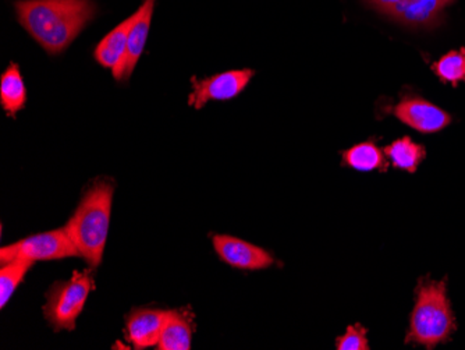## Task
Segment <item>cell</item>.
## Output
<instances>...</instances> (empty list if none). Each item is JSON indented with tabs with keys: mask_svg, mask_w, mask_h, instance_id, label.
Segmentation results:
<instances>
[{
	"mask_svg": "<svg viewBox=\"0 0 465 350\" xmlns=\"http://www.w3.org/2000/svg\"><path fill=\"white\" fill-rule=\"evenodd\" d=\"M17 22L51 56L63 54L96 13L94 0H17Z\"/></svg>",
	"mask_w": 465,
	"mask_h": 350,
	"instance_id": "obj_1",
	"label": "cell"
},
{
	"mask_svg": "<svg viewBox=\"0 0 465 350\" xmlns=\"http://www.w3.org/2000/svg\"><path fill=\"white\" fill-rule=\"evenodd\" d=\"M114 192V183L108 180L94 183L78 204L74 215L64 226L78 250V255L93 270L101 265L104 258L111 224Z\"/></svg>",
	"mask_w": 465,
	"mask_h": 350,
	"instance_id": "obj_2",
	"label": "cell"
},
{
	"mask_svg": "<svg viewBox=\"0 0 465 350\" xmlns=\"http://www.w3.org/2000/svg\"><path fill=\"white\" fill-rule=\"evenodd\" d=\"M454 329L456 324L446 296L445 282L430 279L420 282L407 342H415L432 349L445 342Z\"/></svg>",
	"mask_w": 465,
	"mask_h": 350,
	"instance_id": "obj_3",
	"label": "cell"
},
{
	"mask_svg": "<svg viewBox=\"0 0 465 350\" xmlns=\"http://www.w3.org/2000/svg\"><path fill=\"white\" fill-rule=\"evenodd\" d=\"M93 291L94 278L90 271L74 273L69 281L52 285L44 305V315L48 323L56 331L74 329L78 315Z\"/></svg>",
	"mask_w": 465,
	"mask_h": 350,
	"instance_id": "obj_4",
	"label": "cell"
},
{
	"mask_svg": "<svg viewBox=\"0 0 465 350\" xmlns=\"http://www.w3.org/2000/svg\"><path fill=\"white\" fill-rule=\"evenodd\" d=\"M69 257H80V255L75 249L74 243L70 239L66 228L34 235L15 245H5L0 250L2 264L17 260V258H25L35 263V261L62 260Z\"/></svg>",
	"mask_w": 465,
	"mask_h": 350,
	"instance_id": "obj_5",
	"label": "cell"
},
{
	"mask_svg": "<svg viewBox=\"0 0 465 350\" xmlns=\"http://www.w3.org/2000/svg\"><path fill=\"white\" fill-rule=\"evenodd\" d=\"M252 75V70L242 69L221 73L203 80L193 78V93L188 96V105L203 109L209 101L236 98L247 87Z\"/></svg>",
	"mask_w": 465,
	"mask_h": 350,
	"instance_id": "obj_6",
	"label": "cell"
},
{
	"mask_svg": "<svg viewBox=\"0 0 465 350\" xmlns=\"http://www.w3.org/2000/svg\"><path fill=\"white\" fill-rule=\"evenodd\" d=\"M155 4L156 0H143L140 9L134 13V23H133L132 30H130L124 56H123L119 66L112 72L114 80L119 81V83H124L132 77L138 60L143 56L146 39H148V34H150Z\"/></svg>",
	"mask_w": 465,
	"mask_h": 350,
	"instance_id": "obj_7",
	"label": "cell"
},
{
	"mask_svg": "<svg viewBox=\"0 0 465 350\" xmlns=\"http://www.w3.org/2000/svg\"><path fill=\"white\" fill-rule=\"evenodd\" d=\"M213 247L222 261L240 270H265L274 263L268 252L237 237L216 235Z\"/></svg>",
	"mask_w": 465,
	"mask_h": 350,
	"instance_id": "obj_8",
	"label": "cell"
},
{
	"mask_svg": "<svg viewBox=\"0 0 465 350\" xmlns=\"http://www.w3.org/2000/svg\"><path fill=\"white\" fill-rule=\"evenodd\" d=\"M394 116L407 126L420 133H438L450 125L451 117L438 106L422 98L409 96L400 101L393 109Z\"/></svg>",
	"mask_w": 465,
	"mask_h": 350,
	"instance_id": "obj_9",
	"label": "cell"
},
{
	"mask_svg": "<svg viewBox=\"0 0 465 350\" xmlns=\"http://www.w3.org/2000/svg\"><path fill=\"white\" fill-rule=\"evenodd\" d=\"M169 313L153 308H138L125 321V333L135 349L158 346Z\"/></svg>",
	"mask_w": 465,
	"mask_h": 350,
	"instance_id": "obj_10",
	"label": "cell"
},
{
	"mask_svg": "<svg viewBox=\"0 0 465 350\" xmlns=\"http://www.w3.org/2000/svg\"><path fill=\"white\" fill-rule=\"evenodd\" d=\"M456 0H401L386 15L401 25L430 27L438 23L441 13Z\"/></svg>",
	"mask_w": 465,
	"mask_h": 350,
	"instance_id": "obj_11",
	"label": "cell"
},
{
	"mask_svg": "<svg viewBox=\"0 0 465 350\" xmlns=\"http://www.w3.org/2000/svg\"><path fill=\"white\" fill-rule=\"evenodd\" d=\"M133 23H134V15L125 18L124 22L120 23L111 33L106 34L101 43L96 45L94 57L104 69H111L114 72L119 66L127 48Z\"/></svg>",
	"mask_w": 465,
	"mask_h": 350,
	"instance_id": "obj_12",
	"label": "cell"
},
{
	"mask_svg": "<svg viewBox=\"0 0 465 350\" xmlns=\"http://www.w3.org/2000/svg\"><path fill=\"white\" fill-rule=\"evenodd\" d=\"M193 320L192 315L182 312H171L159 339V350L192 349Z\"/></svg>",
	"mask_w": 465,
	"mask_h": 350,
	"instance_id": "obj_13",
	"label": "cell"
},
{
	"mask_svg": "<svg viewBox=\"0 0 465 350\" xmlns=\"http://www.w3.org/2000/svg\"><path fill=\"white\" fill-rule=\"evenodd\" d=\"M27 102V90L21 75L20 67L10 64L0 78V104L7 116H15Z\"/></svg>",
	"mask_w": 465,
	"mask_h": 350,
	"instance_id": "obj_14",
	"label": "cell"
},
{
	"mask_svg": "<svg viewBox=\"0 0 465 350\" xmlns=\"http://www.w3.org/2000/svg\"><path fill=\"white\" fill-rule=\"evenodd\" d=\"M343 162L350 168L361 172L388 169V162L382 151L379 150L378 145L373 143L357 144L350 150L344 151Z\"/></svg>",
	"mask_w": 465,
	"mask_h": 350,
	"instance_id": "obj_15",
	"label": "cell"
},
{
	"mask_svg": "<svg viewBox=\"0 0 465 350\" xmlns=\"http://www.w3.org/2000/svg\"><path fill=\"white\" fill-rule=\"evenodd\" d=\"M385 154L391 159L394 168L414 174L425 158V148L420 144H415L411 138L404 137L394 141L385 148Z\"/></svg>",
	"mask_w": 465,
	"mask_h": 350,
	"instance_id": "obj_16",
	"label": "cell"
},
{
	"mask_svg": "<svg viewBox=\"0 0 465 350\" xmlns=\"http://www.w3.org/2000/svg\"><path fill=\"white\" fill-rule=\"evenodd\" d=\"M33 265L34 261L25 260V258H17V260L2 264V270H0V305L2 308L9 302L18 285L23 282Z\"/></svg>",
	"mask_w": 465,
	"mask_h": 350,
	"instance_id": "obj_17",
	"label": "cell"
},
{
	"mask_svg": "<svg viewBox=\"0 0 465 350\" xmlns=\"http://www.w3.org/2000/svg\"><path fill=\"white\" fill-rule=\"evenodd\" d=\"M433 72L441 78L457 85L460 81H465V51H451L438 60L432 66Z\"/></svg>",
	"mask_w": 465,
	"mask_h": 350,
	"instance_id": "obj_18",
	"label": "cell"
},
{
	"mask_svg": "<svg viewBox=\"0 0 465 350\" xmlns=\"http://www.w3.org/2000/svg\"><path fill=\"white\" fill-rule=\"evenodd\" d=\"M337 349L339 350H368L367 329L360 324L350 325L346 334L337 339Z\"/></svg>",
	"mask_w": 465,
	"mask_h": 350,
	"instance_id": "obj_19",
	"label": "cell"
},
{
	"mask_svg": "<svg viewBox=\"0 0 465 350\" xmlns=\"http://www.w3.org/2000/svg\"><path fill=\"white\" fill-rule=\"evenodd\" d=\"M368 4L372 5L376 10L381 13H388L391 7L396 6L401 0H367Z\"/></svg>",
	"mask_w": 465,
	"mask_h": 350,
	"instance_id": "obj_20",
	"label": "cell"
}]
</instances>
